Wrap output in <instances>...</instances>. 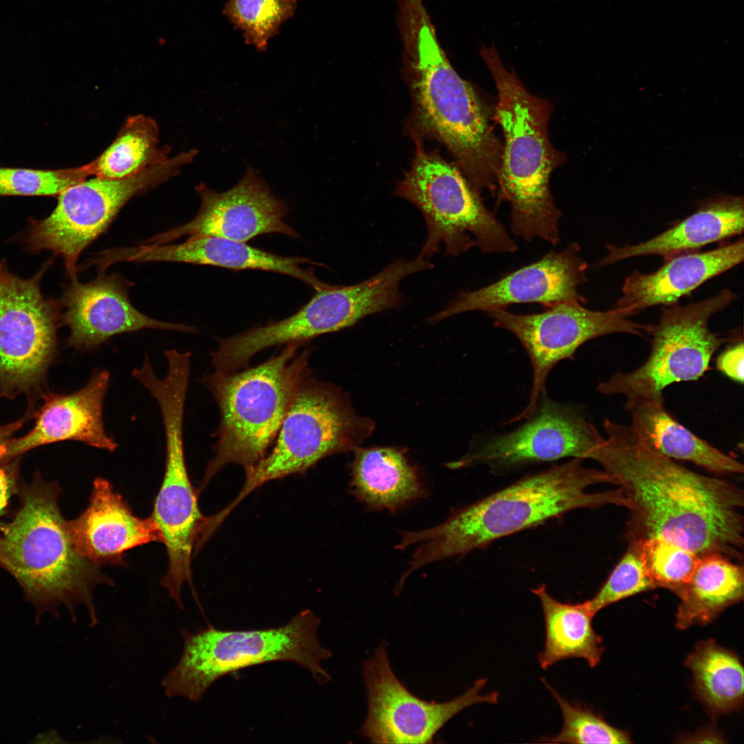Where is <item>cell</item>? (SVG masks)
Returning <instances> with one entry per match:
<instances>
[{
	"mask_svg": "<svg viewBox=\"0 0 744 744\" xmlns=\"http://www.w3.org/2000/svg\"><path fill=\"white\" fill-rule=\"evenodd\" d=\"M655 588L644 566L639 544L628 542L626 552L607 581L587 602L595 615L611 603Z\"/></svg>",
	"mask_w": 744,
	"mask_h": 744,
	"instance_id": "obj_36",
	"label": "cell"
},
{
	"mask_svg": "<svg viewBox=\"0 0 744 744\" xmlns=\"http://www.w3.org/2000/svg\"><path fill=\"white\" fill-rule=\"evenodd\" d=\"M368 714L361 728L373 743H428L454 716L477 703L496 704L499 694H481L486 683L477 679L466 692L444 703L427 702L411 694L395 675L384 645L364 663Z\"/></svg>",
	"mask_w": 744,
	"mask_h": 744,
	"instance_id": "obj_16",
	"label": "cell"
},
{
	"mask_svg": "<svg viewBox=\"0 0 744 744\" xmlns=\"http://www.w3.org/2000/svg\"><path fill=\"white\" fill-rule=\"evenodd\" d=\"M196 190L201 199L197 215L183 225L152 237L147 244L168 243L185 236H214L242 242L271 233L300 236L285 220L287 205L251 169L227 192H215L205 184Z\"/></svg>",
	"mask_w": 744,
	"mask_h": 744,
	"instance_id": "obj_18",
	"label": "cell"
},
{
	"mask_svg": "<svg viewBox=\"0 0 744 744\" xmlns=\"http://www.w3.org/2000/svg\"><path fill=\"white\" fill-rule=\"evenodd\" d=\"M320 624V619L305 610L278 628L236 631L209 625L196 632L183 630L181 657L162 682L165 694L198 702L222 676L275 661L296 663L317 682L325 683L331 676L321 663L331 652L319 641Z\"/></svg>",
	"mask_w": 744,
	"mask_h": 744,
	"instance_id": "obj_7",
	"label": "cell"
},
{
	"mask_svg": "<svg viewBox=\"0 0 744 744\" xmlns=\"http://www.w3.org/2000/svg\"><path fill=\"white\" fill-rule=\"evenodd\" d=\"M685 663L694 675L698 694L712 712H727L741 705L743 668L732 652L708 639L696 645Z\"/></svg>",
	"mask_w": 744,
	"mask_h": 744,
	"instance_id": "obj_30",
	"label": "cell"
},
{
	"mask_svg": "<svg viewBox=\"0 0 744 744\" xmlns=\"http://www.w3.org/2000/svg\"><path fill=\"white\" fill-rule=\"evenodd\" d=\"M71 278L60 299V321L70 329L67 343L81 351H92L112 337L143 329L189 332L191 327L152 318L137 310L128 293L132 284L117 274L99 273L86 283Z\"/></svg>",
	"mask_w": 744,
	"mask_h": 744,
	"instance_id": "obj_20",
	"label": "cell"
},
{
	"mask_svg": "<svg viewBox=\"0 0 744 744\" xmlns=\"http://www.w3.org/2000/svg\"><path fill=\"white\" fill-rule=\"evenodd\" d=\"M67 525L78 552L100 568L126 566L127 551L150 542H161L151 517L135 515L123 497L101 477L93 481L87 507L76 518L67 521Z\"/></svg>",
	"mask_w": 744,
	"mask_h": 744,
	"instance_id": "obj_22",
	"label": "cell"
},
{
	"mask_svg": "<svg viewBox=\"0 0 744 744\" xmlns=\"http://www.w3.org/2000/svg\"><path fill=\"white\" fill-rule=\"evenodd\" d=\"M158 127L152 118L130 116L115 139L96 158L89 163L91 174L108 179L134 175L167 158L158 149Z\"/></svg>",
	"mask_w": 744,
	"mask_h": 744,
	"instance_id": "obj_31",
	"label": "cell"
},
{
	"mask_svg": "<svg viewBox=\"0 0 744 744\" xmlns=\"http://www.w3.org/2000/svg\"><path fill=\"white\" fill-rule=\"evenodd\" d=\"M541 606L545 623V642L537 656L540 667L547 670L556 663L579 658L596 667L603 652V639L593 629L595 614L588 602H561L541 584L532 589Z\"/></svg>",
	"mask_w": 744,
	"mask_h": 744,
	"instance_id": "obj_28",
	"label": "cell"
},
{
	"mask_svg": "<svg viewBox=\"0 0 744 744\" xmlns=\"http://www.w3.org/2000/svg\"><path fill=\"white\" fill-rule=\"evenodd\" d=\"M289 343L280 353L253 367L203 375L202 384L220 410L214 456L207 464L201 489L229 464L245 473L275 441L295 393L311 373L309 349Z\"/></svg>",
	"mask_w": 744,
	"mask_h": 744,
	"instance_id": "obj_6",
	"label": "cell"
},
{
	"mask_svg": "<svg viewBox=\"0 0 744 744\" xmlns=\"http://www.w3.org/2000/svg\"><path fill=\"white\" fill-rule=\"evenodd\" d=\"M165 464L163 481L154 502L151 518L165 545L168 568L161 584L180 609L182 588L192 587L191 562L199 540L205 516L198 503V490L189 478L185 462L183 422L171 417L163 422Z\"/></svg>",
	"mask_w": 744,
	"mask_h": 744,
	"instance_id": "obj_17",
	"label": "cell"
},
{
	"mask_svg": "<svg viewBox=\"0 0 744 744\" xmlns=\"http://www.w3.org/2000/svg\"><path fill=\"white\" fill-rule=\"evenodd\" d=\"M59 492L55 483L39 477L21 490L20 508L0 527V566L21 584L37 621L45 612L56 615L60 604L74 619L75 607L83 605L94 626L99 623L94 590L114 583L75 548L59 506Z\"/></svg>",
	"mask_w": 744,
	"mask_h": 744,
	"instance_id": "obj_4",
	"label": "cell"
},
{
	"mask_svg": "<svg viewBox=\"0 0 744 744\" xmlns=\"http://www.w3.org/2000/svg\"><path fill=\"white\" fill-rule=\"evenodd\" d=\"M635 542L639 545L644 566L656 588H666L679 597L690 581L700 557L659 537Z\"/></svg>",
	"mask_w": 744,
	"mask_h": 744,
	"instance_id": "obj_33",
	"label": "cell"
},
{
	"mask_svg": "<svg viewBox=\"0 0 744 744\" xmlns=\"http://www.w3.org/2000/svg\"><path fill=\"white\" fill-rule=\"evenodd\" d=\"M581 247L572 242L550 251L538 260L521 267L479 289L461 291L457 298L431 318L437 322L471 311L488 312L515 304L538 303L549 307L570 301L584 303L579 287L586 278L587 262Z\"/></svg>",
	"mask_w": 744,
	"mask_h": 744,
	"instance_id": "obj_19",
	"label": "cell"
},
{
	"mask_svg": "<svg viewBox=\"0 0 744 744\" xmlns=\"http://www.w3.org/2000/svg\"><path fill=\"white\" fill-rule=\"evenodd\" d=\"M742 341L727 347L718 357L716 366L723 375L740 384L743 382L744 351Z\"/></svg>",
	"mask_w": 744,
	"mask_h": 744,
	"instance_id": "obj_38",
	"label": "cell"
},
{
	"mask_svg": "<svg viewBox=\"0 0 744 744\" xmlns=\"http://www.w3.org/2000/svg\"><path fill=\"white\" fill-rule=\"evenodd\" d=\"M110 382L109 371L97 368L80 389L69 394L50 395L28 433L0 444V460L10 462L36 447L67 440L114 451L118 444L107 433L103 417V402Z\"/></svg>",
	"mask_w": 744,
	"mask_h": 744,
	"instance_id": "obj_21",
	"label": "cell"
},
{
	"mask_svg": "<svg viewBox=\"0 0 744 744\" xmlns=\"http://www.w3.org/2000/svg\"><path fill=\"white\" fill-rule=\"evenodd\" d=\"M397 293L391 278L380 271L350 286L327 285L293 315L236 335L218 338L217 366L227 371L245 369L256 354L273 346L303 344L322 334L353 326L362 318L394 309Z\"/></svg>",
	"mask_w": 744,
	"mask_h": 744,
	"instance_id": "obj_12",
	"label": "cell"
},
{
	"mask_svg": "<svg viewBox=\"0 0 744 744\" xmlns=\"http://www.w3.org/2000/svg\"><path fill=\"white\" fill-rule=\"evenodd\" d=\"M46 265L30 279L6 272L0 283V395L39 382L56 348L59 304L42 295Z\"/></svg>",
	"mask_w": 744,
	"mask_h": 744,
	"instance_id": "obj_15",
	"label": "cell"
},
{
	"mask_svg": "<svg viewBox=\"0 0 744 744\" xmlns=\"http://www.w3.org/2000/svg\"><path fill=\"white\" fill-rule=\"evenodd\" d=\"M21 426L20 422L5 426L0 431V444L7 440ZM7 462H0V517L4 513L11 497L17 490L15 469L12 465H6Z\"/></svg>",
	"mask_w": 744,
	"mask_h": 744,
	"instance_id": "obj_37",
	"label": "cell"
},
{
	"mask_svg": "<svg viewBox=\"0 0 744 744\" xmlns=\"http://www.w3.org/2000/svg\"><path fill=\"white\" fill-rule=\"evenodd\" d=\"M396 194L415 205L427 226L420 256L438 252L456 257L473 247L484 254L515 252L517 247L484 205L462 170L440 156L418 149Z\"/></svg>",
	"mask_w": 744,
	"mask_h": 744,
	"instance_id": "obj_8",
	"label": "cell"
},
{
	"mask_svg": "<svg viewBox=\"0 0 744 744\" xmlns=\"http://www.w3.org/2000/svg\"><path fill=\"white\" fill-rule=\"evenodd\" d=\"M547 689L558 703L563 717L560 732L550 737L541 738L549 743H630L628 734L610 725L601 716L580 705L571 703L563 698L545 679Z\"/></svg>",
	"mask_w": 744,
	"mask_h": 744,
	"instance_id": "obj_34",
	"label": "cell"
},
{
	"mask_svg": "<svg viewBox=\"0 0 744 744\" xmlns=\"http://www.w3.org/2000/svg\"><path fill=\"white\" fill-rule=\"evenodd\" d=\"M513 431L476 441L452 469L484 465L495 474L564 458L592 459L604 437L573 406L549 398Z\"/></svg>",
	"mask_w": 744,
	"mask_h": 744,
	"instance_id": "obj_14",
	"label": "cell"
},
{
	"mask_svg": "<svg viewBox=\"0 0 744 744\" xmlns=\"http://www.w3.org/2000/svg\"><path fill=\"white\" fill-rule=\"evenodd\" d=\"M579 301L553 304L545 311L528 314L495 309L487 313L495 327L513 334L526 350L533 369V384L525 409L510 419H527L546 394L548 376L560 361L572 359L586 342L605 335L625 333L644 337L652 324L630 320L634 313L622 309L599 311L588 309Z\"/></svg>",
	"mask_w": 744,
	"mask_h": 744,
	"instance_id": "obj_13",
	"label": "cell"
},
{
	"mask_svg": "<svg viewBox=\"0 0 744 744\" xmlns=\"http://www.w3.org/2000/svg\"><path fill=\"white\" fill-rule=\"evenodd\" d=\"M479 54L497 90L495 118L504 144L497 180L500 198L510 206L511 231L527 242L541 238L557 245L562 214L554 202L550 178L564 155L548 136L551 105L531 94L515 71L506 68L495 45L482 47Z\"/></svg>",
	"mask_w": 744,
	"mask_h": 744,
	"instance_id": "obj_5",
	"label": "cell"
},
{
	"mask_svg": "<svg viewBox=\"0 0 744 744\" xmlns=\"http://www.w3.org/2000/svg\"><path fill=\"white\" fill-rule=\"evenodd\" d=\"M743 256L741 238L707 251L674 256L650 273L636 270L625 280L622 296L614 307L637 314L653 306L675 304L707 280L740 264Z\"/></svg>",
	"mask_w": 744,
	"mask_h": 744,
	"instance_id": "obj_23",
	"label": "cell"
},
{
	"mask_svg": "<svg viewBox=\"0 0 744 744\" xmlns=\"http://www.w3.org/2000/svg\"><path fill=\"white\" fill-rule=\"evenodd\" d=\"M133 262H176L212 265L232 270H262L293 277L315 291L327 283L303 264L320 265L307 258L285 257L250 246L245 242L214 236H189L180 244H145L130 250Z\"/></svg>",
	"mask_w": 744,
	"mask_h": 744,
	"instance_id": "obj_24",
	"label": "cell"
},
{
	"mask_svg": "<svg viewBox=\"0 0 744 744\" xmlns=\"http://www.w3.org/2000/svg\"><path fill=\"white\" fill-rule=\"evenodd\" d=\"M743 228V198L720 196L705 201L694 213L648 240L623 247L607 244L608 254L599 265L648 255L661 256L666 260L739 235Z\"/></svg>",
	"mask_w": 744,
	"mask_h": 744,
	"instance_id": "obj_25",
	"label": "cell"
},
{
	"mask_svg": "<svg viewBox=\"0 0 744 744\" xmlns=\"http://www.w3.org/2000/svg\"><path fill=\"white\" fill-rule=\"evenodd\" d=\"M373 428L369 419L353 411L341 391L309 374L295 393L272 450L245 473L242 488L223 513L229 515L267 482L304 473L327 456L354 450Z\"/></svg>",
	"mask_w": 744,
	"mask_h": 744,
	"instance_id": "obj_9",
	"label": "cell"
},
{
	"mask_svg": "<svg viewBox=\"0 0 744 744\" xmlns=\"http://www.w3.org/2000/svg\"><path fill=\"white\" fill-rule=\"evenodd\" d=\"M630 427L649 446L672 459L688 461L717 474L743 472V464L681 424L666 409L664 400L627 399L624 406Z\"/></svg>",
	"mask_w": 744,
	"mask_h": 744,
	"instance_id": "obj_26",
	"label": "cell"
},
{
	"mask_svg": "<svg viewBox=\"0 0 744 744\" xmlns=\"http://www.w3.org/2000/svg\"><path fill=\"white\" fill-rule=\"evenodd\" d=\"M298 0H228L223 14L247 44L265 50L269 41L296 12Z\"/></svg>",
	"mask_w": 744,
	"mask_h": 744,
	"instance_id": "obj_32",
	"label": "cell"
},
{
	"mask_svg": "<svg viewBox=\"0 0 744 744\" xmlns=\"http://www.w3.org/2000/svg\"><path fill=\"white\" fill-rule=\"evenodd\" d=\"M743 569L720 555L702 557L679 597L676 626L705 625L743 597Z\"/></svg>",
	"mask_w": 744,
	"mask_h": 744,
	"instance_id": "obj_29",
	"label": "cell"
},
{
	"mask_svg": "<svg viewBox=\"0 0 744 744\" xmlns=\"http://www.w3.org/2000/svg\"><path fill=\"white\" fill-rule=\"evenodd\" d=\"M400 23L420 127L446 146L476 189H490L503 145L484 105L449 62L422 3L406 6Z\"/></svg>",
	"mask_w": 744,
	"mask_h": 744,
	"instance_id": "obj_3",
	"label": "cell"
},
{
	"mask_svg": "<svg viewBox=\"0 0 744 744\" xmlns=\"http://www.w3.org/2000/svg\"><path fill=\"white\" fill-rule=\"evenodd\" d=\"M196 154L191 150L167 158L127 178L95 176L70 187L58 196L50 216L32 222L25 235L28 248L51 250L62 257L68 275L77 276L80 254L108 227L125 203L176 174Z\"/></svg>",
	"mask_w": 744,
	"mask_h": 744,
	"instance_id": "obj_11",
	"label": "cell"
},
{
	"mask_svg": "<svg viewBox=\"0 0 744 744\" xmlns=\"http://www.w3.org/2000/svg\"><path fill=\"white\" fill-rule=\"evenodd\" d=\"M7 271H8L5 267L0 263V283Z\"/></svg>",
	"mask_w": 744,
	"mask_h": 744,
	"instance_id": "obj_39",
	"label": "cell"
},
{
	"mask_svg": "<svg viewBox=\"0 0 744 744\" xmlns=\"http://www.w3.org/2000/svg\"><path fill=\"white\" fill-rule=\"evenodd\" d=\"M91 176L89 163L59 169H37L0 166V197L6 196H58L62 192Z\"/></svg>",
	"mask_w": 744,
	"mask_h": 744,
	"instance_id": "obj_35",
	"label": "cell"
},
{
	"mask_svg": "<svg viewBox=\"0 0 744 744\" xmlns=\"http://www.w3.org/2000/svg\"><path fill=\"white\" fill-rule=\"evenodd\" d=\"M736 298L732 291L723 289L696 302L663 306L650 331L651 347L645 362L629 372L613 374L599 383L597 391L626 399L662 400L664 389L672 384L699 379L725 342L710 330L709 321Z\"/></svg>",
	"mask_w": 744,
	"mask_h": 744,
	"instance_id": "obj_10",
	"label": "cell"
},
{
	"mask_svg": "<svg viewBox=\"0 0 744 744\" xmlns=\"http://www.w3.org/2000/svg\"><path fill=\"white\" fill-rule=\"evenodd\" d=\"M592 457L619 486L630 511L628 542L659 537L699 557L743 558V491L699 474L649 446L630 426L606 418Z\"/></svg>",
	"mask_w": 744,
	"mask_h": 744,
	"instance_id": "obj_1",
	"label": "cell"
},
{
	"mask_svg": "<svg viewBox=\"0 0 744 744\" xmlns=\"http://www.w3.org/2000/svg\"><path fill=\"white\" fill-rule=\"evenodd\" d=\"M353 494L373 510L395 512L425 495L417 469L394 447L354 449Z\"/></svg>",
	"mask_w": 744,
	"mask_h": 744,
	"instance_id": "obj_27",
	"label": "cell"
},
{
	"mask_svg": "<svg viewBox=\"0 0 744 744\" xmlns=\"http://www.w3.org/2000/svg\"><path fill=\"white\" fill-rule=\"evenodd\" d=\"M571 459L457 509L442 523L419 531H404L396 548L416 549L406 574L444 559L484 548L493 541L541 525L580 508L606 505L627 507L620 488L589 492L590 486L615 484L603 469Z\"/></svg>",
	"mask_w": 744,
	"mask_h": 744,
	"instance_id": "obj_2",
	"label": "cell"
},
{
	"mask_svg": "<svg viewBox=\"0 0 744 744\" xmlns=\"http://www.w3.org/2000/svg\"><path fill=\"white\" fill-rule=\"evenodd\" d=\"M4 427H5V426H0V431H2V430H3V428H4Z\"/></svg>",
	"mask_w": 744,
	"mask_h": 744,
	"instance_id": "obj_40",
	"label": "cell"
}]
</instances>
